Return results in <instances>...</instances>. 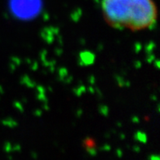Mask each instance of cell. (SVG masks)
<instances>
[{
  "label": "cell",
  "instance_id": "cell-1",
  "mask_svg": "<svg viewBox=\"0 0 160 160\" xmlns=\"http://www.w3.org/2000/svg\"><path fill=\"white\" fill-rule=\"evenodd\" d=\"M101 8L108 23L120 29L145 30L157 19L153 0H102Z\"/></svg>",
  "mask_w": 160,
  "mask_h": 160
}]
</instances>
